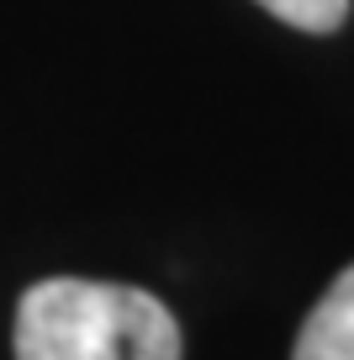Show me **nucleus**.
<instances>
[{"label": "nucleus", "mask_w": 354, "mask_h": 360, "mask_svg": "<svg viewBox=\"0 0 354 360\" xmlns=\"http://www.w3.org/2000/svg\"><path fill=\"white\" fill-rule=\"evenodd\" d=\"M16 360H180V323L138 286L53 276L16 307Z\"/></svg>", "instance_id": "nucleus-1"}, {"label": "nucleus", "mask_w": 354, "mask_h": 360, "mask_svg": "<svg viewBox=\"0 0 354 360\" xmlns=\"http://www.w3.org/2000/svg\"><path fill=\"white\" fill-rule=\"evenodd\" d=\"M291 360H354V265L317 297Z\"/></svg>", "instance_id": "nucleus-2"}, {"label": "nucleus", "mask_w": 354, "mask_h": 360, "mask_svg": "<svg viewBox=\"0 0 354 360\" xmlns=\"http://www.w3.org/2000/svg\"><path fill=\"white\" fill-rule=\"evenodd\" d=\"M259 6L301 32H339L349 16V0H259Z\"/></svg>", "instance_id": "nucleus-3"}]
</instances>
